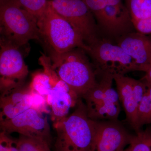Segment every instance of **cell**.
Here are the masks:
<instances>
[{
    "label": "cell",
    "instance_id": "cell-27",
    "mask_svg": "<svg viewBox=\"0 0 151 151\" xmlns=\"http://www.w3.org/2000/svg\"><path fill=\"white\" fill-rule=\"evenodd\" d=\"M123 151H125V150H124Z\"/></svg>",
    "mask_w": 151,
    "mask_h": 151
},
{
    "label": "cell",
    "instance_id": "cell-6",
    "mask_svg": "<svg viewBox=\"0 0 151 151\" xmlns=\"http://www.w3.org/2000/svg\"><path fill=\"white\" fill-rule=\"evenodd\" d=\"M54 10L69 22L87 46L102 37L96 20L84 0H50Z\"/></svg>",
    "mask_w": 151,
    "mask_h": 151
},
{
    "label": "cell",
    "instance_id": "cell-17",
    "mask_svg": "<svg viewBox=\"0 0 151 151\" xmlns=\"http://www.w3.org/2000/svg\"><path fill=\"white\" fill-rule=\"evenodd\" d=\"M132 21L147 18L151 16V0H125Z\"/></svg>",
    "mask_w": 151,
    "mask_h": 151
},
{
    "label": "cell",
    "instance_id": "cell-11",
    "mask_svg": "<svg viewBox=\"0 0 151 151\" xmlns=\"http://www.w3.org/2000/svg\"><path fill=\"white\" fill-rule=\"evenodd\" d=\"M90 151H123L133 136L117 121H95Z\"/></svg>",
    "mask_w": 151,
    "mask_h": 151
},
{
    "label": "cell",
    "instance_id": "cell-4",
    "mask_svg": "<svg viewBox=\"0 0 151 151\" xmlns=\"http://www.w3.org/2000/svg\"><path fill=\"white\" fill-rule=\"evenodd\" d=\"M0 23L1 37L17 46L40 39L37 19L10 0L1 4Z\"/></svg>",
    "mask_w": 151,
    "mask_h": 151
},
{
    "label": "cell",
    "instance_id": "cell-10",
    "mask_svg": "<svg viewBox=\"0 0 151 151\" xmlns=\"http://www.w3.org/2000/svg\"><path fill=\"white\" fill-rule=\"evenodd\" d=\"M113 79L127 122L136 132L138 109L147 90V85L143 80H137L123 74H115Z\"/></svg>",
    "mask_w": 151,
    "mask_h": 151
},
{
    "label": "cell",
    "instance_id": "cell-5",
    "mask_svg": "<svg viewBox=\"0 0 151 151\" xmlns=\"http://www.w3.org/2000/svg\"><path fill=\"white\" fill-rule=\"evenodd\" d=\"M88 47L86 53L93 60L97 74L125 75L139 71L132 58L122 47L109 40L101 37Z\"/></svg>",
    "mask_w": 151,
    "mask_h": 151
},
{
    "label": "cell",
    "instance_id": "cell-12",
    "mask_svg": "<svg viewBox=\"0 0 151 151\" xmlns=\"http://www.w3.org/2000/svg\"><path fill=\"white\" fill-rule=\"evenodd\" d=\"M116 43L134 60L139 71L146 72L150 67V37L135 31L122 36Z\"/></svg>",
    "mask_w": 151,
    "mask_h": 151
},
{
    "label": "cell",
    "instance_id": "cell-2",
    "mask_svg": "<svg viewBox=\"0 0 151 151\" xmlns=\"http://www.w3.org/2000/svg\"><path fill=\"white\" fill-rule=\"evenodd\" d=\"M94 123L88 117L86 105L80 99L73 113L53 123L57 135L55 151H90Z\"/></svg>",
    "mask_w": 151,
    "mask_h": 151
},
{
    "label": "cell",
    "instance_id": "cell-8",
    "mask_svg": "<svg viewBox=\"0 0 151 151\" xmlns=\"http://www.w3.org/2000/svg\"><path fill=\"white\" fill-rule=\"evenodd\" d=\"M94 17L101 37L113 42L136 31L129 12L123 2L107 6Z\"/></svg>",
    "mask_w": 151,
    "mask_h": 151
},
{
    "label": "cell",
    "instance_id": "cell-9",
    "mask_svg": "<svg viewBox=\"0 0 151 151\" xmlns=\"http://www.w3.org/2000/svg\"><path fill=\"white\" fill-rule=\"evenodd\" d=\"M44 113L30 108L13 119L0 122L1 131L10 134L19 135L40 138L50 145V127Z\"/></svg>",
    "mask_w": 151,
    "mask_h": 151
},
{
    "label": "cell",
    "instance_id": "cell-22",
    "mask_svg": "<svg viewBox=\"0 0 151 151\" xmlns=\"http://www.w3.org/2000/svg\"><path fill=\"white\" fill-rule=\"evenodd\" d=\"M93 16L107 6L117 4L122 0H84Z\"/></svg>",
    "mask_w": 151,
    "mask_h": 151
},
{
    "label": "cell",
    "instance_id": "cell-19",
    "mask_svg": "<svg viewBox=\"0 0 151 151\" xmlns=\"http://www.w3.org/2000/svg\"><path fill=\"white\" fill-rule=\"evenodd\" d=\"M125 151H151V127L141 130L133 136L129 146Z\"/></svg>",
    "mask_w": 151,
    "mask_h": 151
},
{
    "label": "cell",
    "instance_id": "cell-25",
    "mask_svg": "<svg viewBox=\"0 0 151 151\" xmlns=\"http://www.w3.org/2000/svg\"><path fill=\"white\" fill-rule=\"evenodd\" d=\"M147 86H151V66L145 72V75L142 79Z\"/></svg>",
    "mask_w": 151,
    "mask_h": 151
},
{
    "label": "cell",
    "instance_id": "cell-14",
    "mask_svg": "<svg viewBox=\"0 0 151 151\" xmlns=\"http://www.w3.org/2000/svg\"><path fill=\"white\" fill-rule=\"evenodd\" d=\"M80 99L67 84L52 89L46 97V100L51 110L53 123L68 116L70 109L76 106Z\"/></svg>",
    "mask_w": 151,
    "mask_h": 151
},
{
    "label": "cell",
    "instance_id": "cell-20",
    "mask_svg": "<svg viewBox=\"0 0 151 151\" xmlns=\"http://www.w3.org/2000/svg\"><path fill=\"white\" fill-rule=\"evenodd\" d=\"M37 19L43 14L48 7L47 0H10Z\"/></svg>",
    "mask_w": 151,
    "mask_h": 151
},
{
    "label": "cell",
    "instance_id": "cell-3",
    "mask_svg": "<svg viewBox=\"0 0 151 151\" xmlns=\"http://www.w3.org/2000/svg\"><path fill=\"white\" fill-rule=\"evenodd\" d=\"M42 37L52 52L62 53L80 47L87 51L88 46L71 24L54 10L50 3L42 15L37 19Z\"/></svg>",
    "mask_w": 151,
    "mask_h": 151
},
{
    "label": "cell",
    "instance_id": "cell-23",
    "mask_svg": "<svg viewBox=\"0 0 151 151\" xmlns=\"http://www.w3.org/2000/svg\"><path fill=\"white\" fill-rule=\"evenodd\" d=\"M0 151H19L17 139H15L10 134L1 131Z\"/></svg>",
    "mask_w": 151,
    "mask_h": 151
},
{
    "label": "cell",
    "instance_id": "cell-18",
    "mask_svg": "<svg viewBox=\"0 0 151 151\" xmlns=\"http://www.w3.org/2000/svg\"><path fill=\"white\" fill-rule=\"evenodd\" d=\"M17 141L19 151H51L50 145L40 138L19 135Z\"/></svg>",
    "mask_w": 151,
    "mask_h": 151
},
{
    "label": "cell",
    "instance_id": "cell-24",
    "mask_svg": "<svg viewBox=\"0 0 151 151\" xmlns=\"http://www.w3.org/2000/svg\"><path fill=\"white\" fill-rule=\"evenodd\" d=\"M136 31L145 35L151 34V16L146 19L132 21Z\"/></svg>",
    "mask_w": 151,
    "mask_h": 151
},
{
    "label": "cell",
    "instance_id": "cell-1",
    "mask_svg": "<svg viewBox=\"0 0 151 151\" xmlns=\"http://www.w3.org/2000/svg\"><path fill=\"white\" fill-rule=\"evenodd\" d=\"M85 50L76 48L62 53L52 52V64L60 78L81 98L96 84L97 73Z\"/></svg>",
    "mask_w": 151,
    "mask_h": 151
},
{
    "label": "cell",
    "instance_id": "cell-7",
    "mask_svg": "<svg viewBox=\"0 0 151 151\" xmlns=\"http://www.w3.org/2000/svg\"><path fill=\"white\" fill-rule=\"evenodd\" d=\"M1 94L22 85L29 73L21 47L1 37Z\"/></svg>",
    "mask_w": 151,
    "mask_h": 151
},
{
    "label": "cell",
    "instance_id": "cell-16",
    "mask_svg": "<svg viewBox=\"0 0 151 151\" xmlns=\"http://www.w3.org/2000/svg\"><path fill=\"white\" fill-rule=\"evenodd\" d=\"M148 125H151V86H147V90L139 106L136 133Z\"/></svg>",
    "mask_w": 151,
    "mask_h": 151
},
{
    "label": "cell",
    "instance_id": "cell-26",
    "mask_svg": "<svg viewBox=\"0 0 151 151\" xmlns=\"http://www.w3.org/2000/svg\"><path fill=\"white\" fill-rule=\"evenodd\" d=\"M1 1V4H2L3 3H4L5 2H6L7 0H0Z\"/></svg>",
    "mask_w": 151,
    "mask_h": 151
},
{
    "label": "cell",
    "instance_id": "cell-15",
    "mask_svg": "<svg viewBox=\"0 0 151 151\" xmlns=\"http://www.w3.org/2000/svg\"><path fill=\"white\" fill-rule=\"evenodd\" d=\"M86 106L88 117L95 121H117L121 112L120 104L105 102Z\"/></svg>",
    "mask_w": 151,
    "mask_h": 151
},
{
    "label": "cell",
    "instance_id": "cell-13",
    "mask_svg": "<svg viewBox=\"0 0 151 151\" xmlns=\"http://www.w3.org/2000/svg\"><path fill=\"white\" fill-rule=\"evenodd\" d=\"M32 89L23 84L1 94L0 122L16 117L31 108L30 98Z\"/></svg>",
    "mask_w": 151,
    "mask_h": 151
},
{
    "label": "cell",
    "instance_id": "cell-21",
    "mask_svg": "<svg viewBox=\"0 0 151 151\" xmlns=\"http://www.w3.org/2000/svg\"><path fill=\"white\" fill-rule=\"evenodd\" d=\"M29 85L33 91L46 98L52 89L49 78L43 70L38 71L33 74Z\"/></svg>",
    "mask_w": 151,
    "mask_h": 151
}]
</instances>
